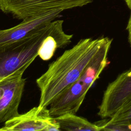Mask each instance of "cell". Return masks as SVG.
<instances>
[{
    "mask_svg": "<svg viewBox=\"0 0 131 131\" xmlns=\"http://www.w3.org/2000/svg\"><path fill=\"white\" fill-rule=\"evenodd\" d=\"M63 20H53L49 33L38 50V56L42 60H50L57 49L66 47L71 42L72 34H67L63 29Z\"/></svg>",
    "mask_w": 131,
    "mask_h": 131,
    "instance_id": "9c48e42d",
    "label": "cell"
},
{
    "mask_svg": "<svg viewBox=\"0 0 131 131\" xmlns=\"http://www.w3.org/2000/svg\"><path fill=\"white\" fill-rule=\"evenodd\" d=\"M61 10H55L40 16L23 20L10 28L0 30V46L23 39L38 30L46 24L55 20Z\"/></svg>",
    "mask_w": 131,
    "mask_h": 131,
    "instance_id": "ba28073f",
    "label": "cell"
},
{
    "mask_svg": "<svg viewBox=\"0 0 131 131\" xmlns=\"http://www.w3.org/2000/svg\"><path fill=\"white\" fill-rule=\"evenodd\" d=\"M108 38L81 39L49 64L47 71L36 80L40 91V108L48 107L62 91L79 78Z\"/></svg>",
    "mask_w": 131,
    "mask_h": 131,
    "instance_id": "6da1fadb",
    "label": "cell"
},
{
    "mask_svg": "<svg viewBox=\"0 0 131 131\" xmlns=\"http://www.w3.org/2000/svg\"><path fill=\"white\" fill-rule=\"evenodd\" d=\"M93 0H0V10L25 20L55 11L82 7Z\"/></svg>",
    "mask_w": 131,
    "mask_h": 131,
    "instance_id": "277c9868",
    "label": "cell"
},
{
    "mask_svg": "<svg viewBox=\"0 0 131 131\" xmlns=\"http://www.w3.org/2000/svg\"><path fill=\"white\" fill-rule=\"evenodd\" d=\"M51 22L23 39L0 46V81L31 64L38 56L41 43L50 32Z\"/></svg>",
    "mask_w": 131,
    "mask_h": 131,
    "instance_id": "3957f363",
    "label": "cell"
},
{
    "mask_svg": "<svg viewBox=\"0 0 131 131\" xmlns=\"http://www.w3.org/2000/svg\"><path fill=\"white\" fill-rule=\"evenodd\" d=\"M126 30L128 32V40L129 43V45L131 47V11L130 13V16L128 20Z\"/></svg>",
    "mask_w": 131,
    "mask_h": 131,
    "instance_id": "7c38bea8",
    "label": "cell"
},
{
    "mask_svg": "<svg viewBox=\"0 0 131 131\" xmlns=\"http://www.w3.org/2000/svg\"><path fill=\"white\" fill-rule=\"evenodd\" d=\"M112 40V38H108L79 78L53 100L49 106L53 117L67 113L76 114L78 111L87 92L107 65V55Z\"/></svg>",
    "mask_w": 131,
    "mask_h": 131,
    "instance_id": "7a4b0ae2",
    "label": "cell"
},
{
    "mask_svg": "<svg viewBox=\"0 0 131 131\" xmlns=\"http://www.w3.org/2000/svg\"><path fill=\"white\" fill-rule=\"evenodd\" d=\"M60 131L55 117L48 107H34L28 112L18 114L4 122L0 131Z\"/></svg>",
    "mask_w": 131,
    "mask_h": 131,
    "instance_id": "8992f818",
    "label": "cell"
},
{
    "mask_svg": "<svg viewBox=\"0 0 131 131\" xmlns=\"http://www.w3.org/2000/svg\"><path fill=\"white\" fill-rule=\"evenodd\" d=\"M131 98V68L119 75L104 92L98 107L102 119L112 117Z\"/></svg>",
    "mask_w": 131,
    "mask_h": 131,
    "instance_id": "52a82bcc",
    "label": "cell"
},
{
    "mask_svg": "<svg viewBox=\"0 0 131 131\" xmlns=\"http://www.w3.org/2000/svg\"><path fill=\"white\" fill-rule=\"evenodd\" d=\"M124 1L128 8L131 10V0H124Z\"/></svg>",
    "mask_w": 131,
    "mask_h": 131,
    "instance_id": "4fadbf2b",
    "label": "cell"
},
{
    "mask_svg": "<svg viewBox=\"0 0 131 131\" xmlns=\"http://www.w3.org/2000/svg\"><path fill=\"white\" fill-rule=\"evenodd\" d=\"M55 118L59 125L60 131L101 130V128L95 123H91L86 119L77 116L76 114L67 113Z\"/></svg>",
    "mask_w": 131,
    "mask_h": 131,
    "instance_id": "8fae6325",
    "label": "cell"
},
{
    "mask_svg": "<svg viewBox=\"0 0 131 131\" xmlns=\"http://www.w3.org/2000/svg\"><path fill=\"white\" fill-rule=\"evenodd\" d=\"M95 123L101 130L131 131V98L112 117Z\"/></svg>",
    "mask_w": 131,
    "mask_h": 131,
    "instance_id": "30bf717a",
    "label": "cell"
},
{
    "mask_svg": "<svg viewBox=\"0 0 131 131\" xmlns=\"http://www.w3.org/2000/svg\"><path fill=\"white\" fill-rule=\"evenodd\" d=\"M24 68L0 81V123L5 122L19 114L18 108L26 79Z\"/></svg>",
    "mask_w": 131,
    "mask_h": 131,
    "instance_id": "5b68a950",
    "label": "cell"
}]
</instances>
